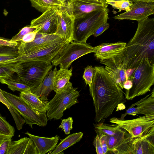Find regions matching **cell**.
<instances>
[{"instance_id":"obj_1","label":"cell","mask_w":154,"mask_h":154,"mask_svg":"<svg viewBox=\"0 0 154 154\" xmlns=\"http://www.w3.org/2000/svg\"><path fill=\"white\" fill-rule=\"evenodd\" d=\"M90 88L94 106L95 121L99 122L112 113L120 104L126 102L123 92L103 66L94 67Z\"/></svg>"},{"instance_id":"obj_2","label":"cell","mask_w":154,"mask_h":154,"mask_svg":"<svg viewBox=\"0 0 154 154\" xmlns=\"http://www.w3.org/2000/svg\"><path fill=\"white\" fill-rule=\"evenodd\" d=\"M137 22L133 37L121 52L113 56L126 69L137 67L143 59L154 65V18L147 17Z\"/></svg>"},{"instance_id":"obj_3","label":"cell","mask_w":154,"mask_h":154,"mask_svg":"<svg viewBox=\"0 0 154 154\" xmlns=\"http://www.w3.org/2000/svg\"><path fill=\"white\" fill-rule=\"evenodd\" d=\"M109 9L107 8L87 13L75 19L74 23L73 40L85 43L97 29L109 19Z\"/></svg>"},{"instance_id":"obj_4","label":"cell","mask_w":154,"mask_h":154,"mask_svg":"<svg viewBox=\"0 0 154 154\" xmlns=\"http://www.w3.org/2000/svg\"><path fill=\"white\" fill-rule=\"evenodd\" d=\"M129 79L131 80L132 86L125 94L126 99L131 100L150 91L154 84V65L147 59H143Z\"/></svg>"},{"instance_id":"obj_5","label":"cell","mask_w":154,"mask_h":154,"mask_svg":"<svg viewBox=\"0 0 154 154\" xmlns=\"http://www.w3.org/2000/svg\"><path fill=\"white\" fill-rule=\"evenodd\" d=\"M51 62L38 61L26 62L17 65L15 72L17 79L31 89L39 86L48 72L52 69Z\"/></svg>"},{"instance_id":"obj_6","label":"cell","mask_w":154,"mask_h":154,"mask_svg":"<svg viewBox=\"0 0 154 154\" xmlns=\"http://www.w3.org/2000/svg\"><path fill=\"white\" fill-rule=\"evenodd\" d=\"M79 95V92L69 81L48 102L47 111L48 120L61 119L66 109L78 103L77 98Z\"/></svg>"},{"instance_id":"obj_7","label":"cell","mask_w":154,"mask_h":154,"mask_svg":"<svg viewBox=\"0 0 154 154\" xmlns=\"http://www.w3.org/2000/svg\"><path fill=\"white\" fill-rule=\"evenodd\" d=\"M2 91L8 102L23 117L25 123L32 128L34 124L41 127H44L47 125L48 119L46 113H41L35 110L20 97L3 90Z\"/></svg>"},{"instance_id":"obj_8","label":"cell","mask_w":154,"mask_h":154,"mask_svg":"<svg viewBox=\"0 0 154 154\" xmlns=\"http://www.w3.org/2000/svg\"><path fill=\"white\" fill-rule=\"evenodd\" d=\"M94 47L89 44L72 41L51 61L53 66L59 65L60 68L68 69L72 62L82 56L92 53H95Z\"/></svg>"},{"instance_id":"obj_9","label":"cell","mask_w":154,"mask_h":154,"mask_svg":"<svg viewBox=\"0 0 154 154\" xmlns=\"http://www.w3.org/2000/svg\"><path fill=\"white\" fill-rule=\"evenodd\" d=\"M109 122L119 125L134 138L141 136L151 127L154 126V114L144 115L127 120L114 117L110 119Z\"/></svg>"},{"instance_id":"obj_10","label":"cell","mask_w":154,"mask_h":154,"mask_svg":"<svg viewBox=\"0 0 154 154\" xmlns=\"http://www.w3.org/2000/svg\"><path fill=\"white\" fill-rule=\"evenodd\" d=\"M64 41L55 33L45 34L38 32L32 41L28 43L21 42L17 47L18 53L20 55L25 54Z\"/></svg>"},{"instance_id":"obj_11","label":"cell","mask_w":154,"mask_h":154,"mask_svg":"<svg viewBox=\"0 0 154 154\" xmlns=\"http://www.w3.org/2000/svg\"><path fill=\"white\" fill-rule=\"evenodd\" d=\"M65 5L75 19L90 12L106 8L108 6L106 0H69Z\"/></svg>"},{"instance_id":"obj_12","label":"cell","mask_w":154,"mask_h":154,"mask_svg":"<svg viewBox=\"0 0 154 154\" xmlns=\"http://www.w3.org/2000/svg\"><path fill=\"white\" fill-rule=\"evenodd\" d=\"M59 14V8H49L32 20L30 25L35 27L38 30V33H55L58 25Z\"/></svg>"},{"instance_id":"obj_13","label":"cell","mask_w":154,"mask_h":154,"mask_svg":"<svg viewBox=\"0 0 154 154\" xmlns=\"http://www.w3.org/2000/svg\"><path fill=\"white\" fill-rule=\"evenodd\" d=\"M107 136L108 151L116 154H132L133 138L126 131L121 128L113 135Z\"/></svg>"},{"instance_id":"obj_14","label":"cell","mask_w":154,"mask_h":154,"mask_svg":"<svg viewBox=\"0 0 154 154\" xmlns=\"http://www.w3.org/2000/svg\"><path fill=\"white\" fill-rule=\"evenodd\" d=\"M154 14V2L138 1L133 2L129 10L116 15L114 18L119 20H143Z\"/></svg>"},{"instance_id":"obj_15","label":"cell","mask_w":154,"mask_h":154,"mask_svg":"<svg viewBox=\"0 0 154 154\" xmlns=\"http://www.w3.org/2000/svg\"><path fill=\"white\" fill-rule=\"evenodd\" d=\"M75 20L74 17L65 5L59 8L58 25L55 33L65 41L70 42L73 41Z\"/></svg>"},{"instance_id":"obj_16","label":"cell","mask_w":154,"mask_h":154,"mask_svg":"<svg viewBox=\"0 0 154 154\" xmlns=\"http://www.w3.org/2000/svg\"><path fill=\"white\" fill-rule=\"evenodd\" d=\"M154 126L140 137L134 138L131 144L132 154H154Z\"/></svg>"},{"instance_id":"obj_17","label":"cell","mask_w":154,"mask_h":154,"mask_svg":"<svg viewBox=\"0 0 154 154\" xmlns=\"http://www.w3.org/2000/svg\"><path fill=\"white\" fill-rule=\"evenodd\" d=\"M100 63L106 65L104 68L110 76L114 80L120 88L126 80L125 70L123 65L113 57L100 60Z\"/></svg>"},{"instance_id":"obj_18","label":"cell","mask_w":154,"mask_h":154,"mask_svg":"<svg viewBox=\"0 0 154 154\" xmlns=\"http://www.w3.org/2000/svg\"><path fill=\"white\" fill-rule=\"evenodd\" d=\"M126 44L125 42H121L102 43L94 47V56L100 60L114 56L121 52Z\"/></svg>"},{"instance_id":"obj_19","label":"cell","mask_w":154,"mask_h":154,"mask_svg":"<svg viewBox=\"0 0 154 154\" xmlns=\"http://www.w3.org/2000/svg\"><path fill=\"white\" fill-rule=\"evenodd\" d=\"M57 70L56 66L52 69L45 76L42 82L38 87L30 89L42 101H48V97L53 90L54 76Z\"/></svg>"},{"instance_id":"obj_20","label":"cell","mask_w":154,"mask_h":154,"mask_svg":"<svg viewBox=\"0 0 154 154\" xmlns=\"http://www.w3.org/2000/svg\"><path fill=\"white\" fill-rule=\"evenodd\" d=\"M25 134L32 140L39 154H45L48 152L51 153L56 147L59 139L57 135L53 137H47L36 136L28 132Z\"/></svg>"},{"instance_id":"obj_21","label":"cell","mask_w":154,"mask_h":154,"mask_svg":"<svg viewBox=\"0 0 154 154\" xmlns=\"http://www.w3.org/2000/svg\"><path fill=\"white\" fill-rule=\"evenodd\" d=\"M20 97L35 110L42 113H46L48 101H42L30 90L20 92Z\"/></svg>"},{"instance_id":"obj_22","label":"cell","mask_w":154,"mask_h":154,"mask_svg":"<svg viewBox=\"0 0 154 154\" xmlns=\"http://www.w3.org/2000/svg\"><path fill=\"white\" fill-rule=\"evenodd\" d=\"M72 68L69 69L60 68L57 70L54 76L53 90L57 93L69 82L72 76Z\"/></svg>"},{"instance_id":"obj_23","label":"cell","mask_w":154,"mask_h":154,"mask_svg":"<svg viewBox=\"0 0 154 154\" xmlns=\"http://www.w3.org/2000/svg\"><path fill=\"white\" fill-rule=\"evenodd\" d=\"M83 136V134L82 132L74 133L69 135L64 139L61 140L60 143L51 154L61 153L64 150L79 142Z\"/></svg>"},{"instance_id":"obj_24","label":"cell","mask_w":154,"mask_h":154,"mask_svg":"<svg viewBox=\"0 0 154 154\" xmlns=\"http://www.w3.org/2000/svg\"><path fill=\"white\" fill-rule=\"evenodd\" d=\"M137 107L139 114L144 115L154 114V92L137 102Z\"/></svg>"},{"instance_id":"obj_25","label":"cell","mask_w":154,"mask_h":154,"mask_svg":"<svg viewBox=\"0 0 154 154\" xmlns=\"http://www.w3.org/2000/svg\"><path fill=\"white\" fill-rule=\"evenodd\" d=\"M32 6L42 13L51 8H60L65 6L59 0H29Z\"/></svg>"},{"instance_id":"obj_26","label":"cell","mask_w":154,"mask_h":154,"mask_svg":"<svg viewBox=\"0 0 154 154\" xmlns=\"http://www.w3.org/2000/svg\"><path fill=\"white\" fill-rule=\"evenodd\" d=\"M0 82L6 85L8 88L13 91H22L30 90V88L23 83L17 80L16 77L10 78H0Z\"/></svg>"},{"instance_id":"obj_27","label":"cell","mask_w":154,"mask_h":154,"mask_svg":"<svg viewBox=\"0 0 154 154\" xmlns=\"http://www.w3.org/2000/svg\"><path fill=\"white\" fill-rule=\"evenodd\" d=\"M29 137H24L12 141L8 154H24Z\"/></svg>"},{"instance_id":"obj_28","label":"cell","mask_w":154,"mask_h":154,"mask_svg":"<svg viewBox=\"0 0 154 154\" xmlns=\"http://www.w3.org/2000/svg\"><path fill=\"white\" fill-rule=\"evenodd\" d=\"M121 128L119 125L115 124L109 125L103 123H98L95 126L97 133H99L109 136L113 135Z\"/></svg>"},{"instance_id":"obj_29","label":"cell","mask_w":154,"mask_h":154,"mask_svg":"<svg viewBox=\"0 0 154 154\" xmlns=\"http://www.w3.org/2000/svg\"><path fill=\"white\" fill-rule=\"evenodd\" d=\"M15 134V129L6 120L5 117L0 114V137L12 138Z\"/></svg>"},{"instance_id":"obj_30","label":"cell","mask_w":154,"mask_h":154,"mask_svg":"<svg viewBox=\"0 0 154 154\" xmlns=\"http://www.w3.org/2000/svg\"><path fill=\"white\" fill-rule=\"evenodd\" d=\"M2 90L0 88V102L3 104L9 111L16 124H19L23 120L18 112L12 105L8 102L4 95Z\"/></svg>"},{"instance_id":"obj_31","label":"cell","mask_w":154,"mask_h":154,"mask_svg":"<svg viewBox=\"0 0 154 154\" xmlns=\"http://www.w3.org/2000/svg\"><path fill=\"white\" fill-rule=\"evenodd\" d=\"M107 4L111 5L112 7L118 9V12L122 11H128L133 2L127 0H106Z\"/></svg>"},{"instance_id":"obj_32","label":"cell","mask_w":154,"mask_h":154,"mask_svg":"<svg viewBox=\"0 0 154 154\" xmlns=\"http://www.w3.org/2000/svg\"><path fill=\"white\" fill-rule=\"evenodd\" d=\"M36 29H38L35 26H31L30 25L26 26L22 28L18 33L13 36L10 40L13 42L21 41L25 35Z\"/></svg>"},{"instance_id":"obj_33","label":"cell","mask_w":154,"mask_h":154,"mask_svg":"<svg viewBox=\"0 0 154 154\" xmlns=\"http://www.w3.org/2000/svg\"><path fill=\"white\" fill-rule=\"evenodd\" d=\"M12 143L11 137H0V154H8Z\"/></svg>"},{"instance_id":"obj_34","label":"cell","mask_w":154,"mask_h":154,"mask_svg":"<svg viewBox=\"0 0 154 154\" xmlns=\"http://www.w3.org/2000/svg\"><path fill=\"white\" fill-rule=\"evenodd\" d=\"M95 71L94 67L91 66H88L85 69L83 78L86 84L88 85L89 88L91 86Z\"/></svg>"},{"instance_id":"obj_35","label":"cell","mask_w":154,"mask_h":154,"mask_svg":"<svg viewBox=\"0 0 154 154\" xmlns=\"http://www.w3.org/2000/svg\"><path fill=\"white\" fill-rule=\"evenodd\" d=\"M16 66L0 67V78H10L13 77Z\"/></svg>"},{"instance_id":"obj_36","label":"cell","mask_w":154,"mask_h":154,"mask_svg":"<svg viewBox=\"0 0 154 154\" xmlns=\"http://www.w3.org/2000/svg\"><path fill=\"white\" fill-rule=\"evenodd\" d=\"M73 120L71 117H69L67 119L62 120L59 128H61L66 134H69L70 131L72 128Z\"/></svg>"},{"instance_id":"obj_37","label":"cell","mask_w":154,"mask_h":154,"mask_svg":"<svg viewBox=\"0 0 154 154\" xmlns=\"http://www.w3.org/2000/svg\"><path fill=\"white\" fill-rule=\"evenodd\" d=\"M0 55H19L17 48L11 47L0 45Z\"/></svg>"},{"instance_id":"obj_38","label":"cell","mask_w":154,"mask_h":154,"mask_svg":"<svg viewBox=\"0 0 154 154\" xmlns=\"http://www.w3.org/2000/svg\"><path fill=\"white\" fill-rule=\"evenodd\" d=\"M24 154H39L33 141L29 137Z\"/></svg>"},{"instance_id":"obj_39","label":"cell","mask_w":154,"mask_h":154,"mask_svg":"<svg viewBox=\"0 0 154 154\" xmlns=\"http://www.w3.org/2000/svg\"><path fill=\"white\" fill-rule=\"evenodd\" d=\"M97 133L99 136L100 141L103 148L104 154H106L108 152L107 148V135L99 133Z\"/></svg>"},{"instance_id":"obj_40","label":"cell","mask_w":154,"mask_h":154,"mask_svg":"<svg viewBox=\"0 0 154 154\" xmlns=\"http://www.w3.org/2000/svg\"><path fill=\"white\" fill-rule=\"evenodd\" d=\"M19 45L18 42H13L0 37V45L9 47L13 48H17Z\"/></svg>"},{"instance_id":"obj_41","label":"cell","mask_w":154,"mask_h":154,"mask_svg":"<svg viewBox=\"0 0 154 154\" xmlns=\"http://www.w3.org/2000/svg\"><path fill=\"white\" fill-rule=\"evenodd\" d=\"M38 30H36L25 35L21 41L24 43H28L32 41L35 38L36 33Z\"/></svg>"},{"instance_id":"obj_42","label":"cell","mask_w":154,"mask_h":154,"mask_svg":"<svg viewBox=\"0 0 154 154\" xmlns=\"http://www.w3.org/2000/svg\"><path fill=\"white\" fill-rule=\"evenodd\" d=\"M139 112L137 107H130L126 110L125 113L122 114L121 116L119 119L121 120H124L125 117L127 115H131L135 116L139 114Z\"/></svg>"},{"instance_id":"obj_43","label":"cell","mask_w":154,"mask_h":154,"mask_svg":"<svg viewBox=\"0 0 154 154\" xmlns=\"http://www.w3.org/2000/svg\"><path fill=\"white\" fill-rule=\"evenodd\" d=\"M97 154H104L102 145L98 134L95 137L93 142Z\"/></svg>"},{"instance_id":"obj_44","label":"cell","mask_w":154,"mask_h":154,"mask_svg":"<svg viewBox=\"0 0 154 154\" xmlns=\"http://www.w3.org/2000/svg\"><path fill=\"white\" fill-rule=\"evenodd\" d=\"M109 26V24L107 22L103 24L97 29L92 35L95 37H97L100 35L108 29Z\"/></svg>"},{"instance_id":"obj_45","label":"cell","mask_w":154,"mask_h":154,"mask_svg":"<svg viewBox=\"0 0 154 154\" xmlns=\"http://www.w3.org/2000/svg\"><path fill=\"white\" fill-rule=\"evenodd\" d=\"M19 55H0V63L9 60L14 58L17 57Z\"/></svg>"},{"instance_id":"obj_46","label":"cell","mask_w":154,"mask_h":154,"mask_svg":"<svg viewBox=\"0 0 154 154\" xmlns=\"http://www.w3.org/2000/svg\"><path fill=\"white\" fill-rule=\"evenodd\" d=\"M132 82L131 80L129 79L125 80L123 85V88L128 90L130 89L132 86Z\"/></svg>"},{"instance_id":"obj_47","label":"cell","mask_w":154,"mask_h":154,"mask_svg":"<svg viewBox=\"0 0 154 154\" xmlns=\"http://www.w3.org/2000/svg\"><path fill=\"white\" fill-rule=\"evenodd\" d=\"M136 69V68L126 69L125 74L126 80L130 78Z\"/></svg>"},{"instance_id":"obj_48","label":"cell","mask_w":154,"mask_h":154,"mask_svg":"<svg viewBox=\"0 0 154 154\" xmlns=\"http://www.w3.org/2000/svg\"><path fill=\"white\" fill-rule=\"evenodd\" d=\"M131 1L133 2H136L142 1V2H154V0H127Z\"/></svg>"},{"instance_id":"obj_49","label":"cell","mask_w":154,"mask_h":154,"mask_svg":"<svg viewBox=\"0 0 154 154\" xmlns=\"http://www.w3.org/2000/svg\"><path fill=\"white\" fill-rule=\"evenodd\" d=\"M63 3L65 4V3L69 0H59Z\"/></svg>"}]
</instances>
